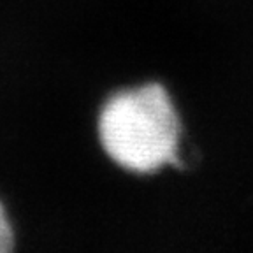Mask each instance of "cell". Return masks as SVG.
I'll return each instance as SVG.
<instances>
[{
    "label": "cell",
    "mask_w": 253,
    "mask_h": 253,
    "mask_svg": "<svg viewBox=\"0 0 253 253\" xmlns=\"http://www.w3.org/2000/svg\"><path fill=\"white\" fill-rule=\"evenodd\" d=\"M97 135L111 162L146 176L183 162V123L169 90L144 83L116 91L97 116Z\"/></svg>",
    "instance_id": "obj_1"
},
{
    "label": "cell",
    "mask_w": 253,
    "mask_h": 253,
    "mask_svg": "<svg viewBox=\"0 0 253 253\" xmlns=\"http://www.w3.org/2000/svg\"><path fill=\"white\" fill-rule=\"evenodd\" d=\"M16 246V229L4 201L0 199V253L12 252Z\"/></svg>",
    "instance_id": "obj_2"
}]
</instances>
